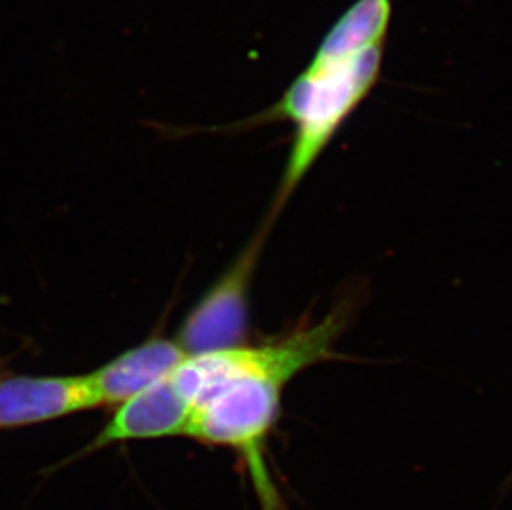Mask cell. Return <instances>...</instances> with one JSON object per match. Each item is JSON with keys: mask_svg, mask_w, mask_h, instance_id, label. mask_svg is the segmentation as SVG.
<instances>
[{"mask_svg": "<svg viewBox=\"0 0 512 510\" xmlns=\"http://www.w3.org/2000/svg\"><path fill=\"white\" fill-rule=\"evenodd\" d=\"M186 357L176 338L153 337L88 375L102 406H118L171 375Z\"/></svg>", "mask_w": 512, "mask_h": 510, "instance_id": "cell-6", "label": "cell"}, {"mask_svg": "<svg viewBox=\"0 0 512 510\" xmlns=\"http://www.w3.org/2000/svg\"><path fill=\"white\" fill-rule=\"evenodd\" d=\"M191 406L168 375L130 400L116 406L112 418L90 441L82 454L95 453L112 444L128 441L184 436L188 428Z\"/></svg>", "mask_w": 512, "mask_h": 510, "instance_id": "cell-5", "label": "cell"}, {"mask_svg": "<svg viewBox=\"0 0 512 510\" xmlns=\"http://www.w3.org/2000/svg\"><path fill=\"white\" fill-rule=\"evenodd\" d=\"M262 244L261 232L189 312L176 337L188 355L242 345L249 320V285Z\"/></svg>", "mask_w": 512, "mask_h": 510, "instance_id": "cell-3", "label": "cell"}, {"mask_svg": "<svg viewBox=\"0 0 512 510\" xmlns=\"http://www.w3.org/2000/svg\"><path fill=\"white\" fill-rule=\"evenodd\" d=\"M345 325L347 315L339 308L259 347L188 355L171 373L191 406L184 438L236 453L262 510H285L269 464L284 390L299 373L330 357Z\"/></svg>", "mask_w": 512, "mask_h": 510, "instance_id": "cell-1", "label": "cell"}, {"mask_svg": "<svg viewBox=\"0 0 512 510\" xmlns=\"http://www.w3.org/2000/svg\"><path fill=\"white\" fill-rule=\"evenodd\" d=\"M393 12L395 0H355L327 30L282 97L242 123L287 121L294 126L277 207L284 206L343 123L377 87Z\"/></svg>", "mask_w": 512, "mask_h": 510, "instance_id": "cell-2", "label": "cell"}, {"mask_svg": "<svg viewBox=\"0 0 512 510\" xmlns=\"http://www.w3.org/2000/svg\"><path fill=\"white\" fill-rule=\"evenodd\" d=\"M90 375L0 376V429H17L100 408Z\"/></svg>", "mask_w": 512, "mask_h": 510, "instance_id": "cell-4", "label": "cell"}]
</instances>
